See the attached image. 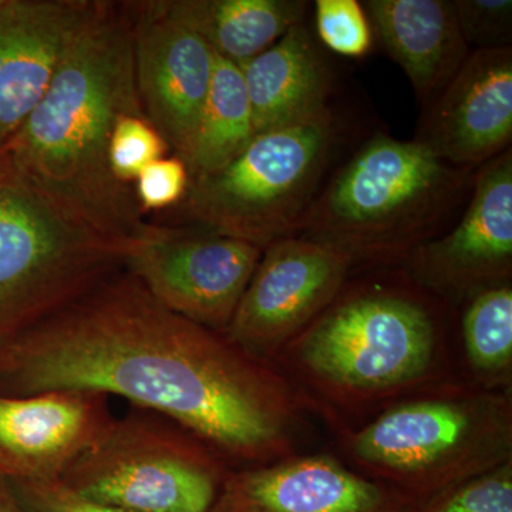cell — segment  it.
I'll return each instance as SVG.
<instances>
[{
  "label": "cell",
  "instance_id": "6da1fadb",
  "mask_svg": "<svg viewBox=\"0 0 512 512\" xmlns=\"http://www.w3.org/2000/svg\"><path fill=\"white\" fill-rule=\"evenodd\" d=\"M52 390L126 399L232 470L295 456L306 404L275 366L171 312L123 268L0 350V394Z\"/></svg>",
  "mask_w": 512,
  "mask_h": 512
},
{
  "label": "cell",
  "instance_id": "7a4b0ae2",
  "mask_svg": "<svg viewBox=\"0 0 512 512\" xmlns=\"http://www.w3.org/2000/svg\"><path fill=\"white\" fill-rule=\"evenodd\" d=\"M143 114L130 3L89 0L52 82L0 160L60 210L124 245L141 224L134 190L111 175V134Z\"/></svg>",
  "mask_w": 512,
  "mask_h": 512
},
{
  "label": "cell",
  "instance_id": "3957f363",
  "mask_svg": "<svg viewBox=\"0 0 512 512\" xmlns=\"http://www.w3.org/2000/svg\"><path fill=\"white\" fill-rule=\"evenodd\" d=\"M446 306L404 272L348 281L274 363L322 406L384 402L439 372Z\"/></svg>",
  "mask_w": 512,
  "mask_h": 512
},
{
  "label": "cell",
  "instance_id": "277c9868",
  "mask_svg": "<svg viewBox=\"0 0 512 512\" xmlns=\"http://www.w3.org/2000/svg\"><path fill=\"white\" fill-rule=\"evenodd\" d=\"M474 174L414 140L377 133L332 171L296 237L339 252L353 268L402 265L458 220Z\"/></svg>",
  "mask_w": 512,
  "mask_h": 512
},
{
  "label": "cell",
  "instance_id": "5b68a950",
  "mask_svg": "<svg viewBox=\"0 0 512 512\" xmlns=\"http://www.w3.org/2000/svg\"><path fill=\"white\" fill-rule=\"evenodd\" d=\"M342 447L360 474L417 507L512 461L511 396L436 387L343 430Z\"/></svg>",
  "mask_w": 512,
  "mask_h": 512
},
{
  "label": "cell",
  "instance_id": "8992f818",
  "mask_svg": "<svg viewBox=\"0 0 512 512\" xmlns=\"http://www.w3.org/2000/svg\"><path fill=\"white\" fill-rule=\"evenodd\" d=\"M345 134L332 106L256 133L231 163L191 180L178 210L192 225L262 249L296 237L336 168Z\"/></svg>",
  "mask_w": 512,
  "mask_h": 512
},
{
  "label": "cell",
  "instance_id": "52a82bcc",
  "mask_svg": "<svg viewBox=\"0 0 512 512\" xmlns=\"http://www.w3.org/2000/svg\"><path fill=\"white\" fill-rule=\"evenodd\" d=\"M123 248L0 160V350L120 271Z\"/></svg>",
  "mask_w": 512,
  "mask_h": 512
},
{
  "label": "cell",
  "instance_id": "ba28073f",
  "mask_svg": "<svg viewBox=\"0 0 512 512\" xmlns=\"http://www.w3.org/2000/svg\"><path fill=\"white\" fill-rule=\"evenodd\" d=\"M231 470L183 427L131 407L114 417L60 481L128 512H211Z\"/></svg>",
  "mask_w": 512,
  "mask_h": 512
},
{
  "label": "cell",
  "instance_id": "9c48e42d",
  "mask_svg": "<svg viewBox=\"0 0 512 512\" xmlns=\"http://www.w3.org/2000/svg\"><path fill=\"white\" fill-rule=\"evenodd\" d=\"M264 249L198 225L141 222L123 248V269L171 312L225 333Z\"/></svg>",
  "mask_w": 512,
  "mask_h": 512
},
{
  "label": "cell",
  "instance_id": "30bf717a",
  "mask_svg": "<svg viewBox=\"0 0 512 512\" xmlns=\"http://www.w3.org/2000/svg\"><path fill=\"white\" fill-rule=\"evenodd\" d=\"M402 266L413 284L450 306L511 284V148L477 168L458 220L414 249Z\"/></svg>",
  "mask_w": 512,
  "mask_h": 512
},
{
  "label": "cell",
  "instance_id": "8fae6325",
  "mask_svg": "<svg viewBox=\"0 0 512 512\" xmlns=\"http://www.w3.org/2000/svg\"><path fill=\"white\" fill-rule=\"evenodd\" d=\"M353 269L346 256L316 242L279 239L262 252L224 335L248 355L272 365L335 301Z\"/></svg>",
  "mask_w": 512,
  "mask_h": 512
},
{
  "label": "cell",
  "instance_id": "7c38bea8",
  "mask_svg": "<svg viewBox=\"0 0 512 512\" xmlns=\"http://www.w3.org/2000/svg\"><path fill=\"white\" fill-rule=\"evenodd\" d=\"M130 3L141 109L175 156H188L210 92L215 53L163 0Z\"/></svg>",
  "mask_w": 512,
  "mask_h": 512
},
{
  "label": "cell",
  "instance_id": "4fadbf2b",
  "mask_svg": "<svg viewBox=\"0 0 512 512\" xmlns=\"http://www.w3.org/2000/svg\"><path fill=\"white\" fill-rule=\"evenodd\" d=\"M413 140L446 163L474 170L510 150L511 47L473 50L424 106Z\"/></svg>",
  "mask_w": 512,
  "mask_h": 512
},
{
  "label": "cell",
  "instance_id": "5bb4252c",
  "mask_svg": "<svg viewBox=\"0 0 512 512\" xmlns=\"http://www.w3.org/2000/svg\"><path fill=\"white\" fill-rule=\"evenodd\" d=\"M113 419L110 397L99 393L0 394V478L62 480Z\"/></svg>",
  "mask_w": 512,
  "mask_h": 512
},
{
  "label": "cell",
  "instance_id": "9a60e30c",
  "mask_svg": "<svg viewBox=\"0 0 512 512\" xmlns=\"http://www.w3.org/2000/svg\"><path fill=\"white\" fill-rule=\"evenodd\" d=\"M384 485L329 456L234 468L211 512H409Z\"/></svg>",
  "mask_w": 512,
  "mask_h": 512
},
{
  "label": "cell",
  "instance_id": "2e32d148",
  "mask_svg": "<svg viewBox=\"0 0 512 512\" xmlns=\"http://www.w3.org/2000/svg\"><path fill=\"white\" fill-rule=\"evenodd\" d=\"M89 0H6L0 9V151L52 82Z\"/></svg>",
  "mask_w": 512,
  "mask_h": 512
},
{
  "label": "cell",
  "instance_id": "e0dca14e",
  "mask_svg": "<svg viewBox=\"0 0 512 512\" xmlns=\"http://www.w3.org/2000/svg\"><path fill=\"white\" fill-rule=\"evenodd\" d=\"M375 42L402 67L421 106L453 79L471 50L453 0H365Z\"/></svg>",
  "mask_w": 512,
  "mask_h": 512
},
{
  "label": "cell",
  "instance_id": "ac0fdd59",
  "mask_svg": "<svg viewBox=\"0 0 512 512\" xmlns=\"http://www.w3.org/2000/svg\"><path fill=\"white\" fill-rule=\"evenodd\" d=\"M241 70L255 133L308 119L330 107L335 73L305 22L242 64Z\"/></svg>",
  "mask_w": 512,
  "mask_h": 512
},
{
  "label": "cell",
  "instance_id": "d6986e66",
  "mask_svg": "<svg viewBox=\"0 0 512 512\" xmlns=\"http://www.w3.org/2000/svg\"><path fill=\"white\" fill-rule=\"evenodd\" d=\"M173 18L229 62L248 63L305 22V0H163Z\"/></svg>",
  "mask_w": 512,
  "mask_h": 512
},
{
  "label": "cell",
  "instance_id": "ffe728a7",
  "mask_svg": "<svg viewBox=\"0 0 512 512\" xmlns=\"http://www.w3.org/2000/svg\"><path fill=\"white\" fill-rule=\"evenodd\" d=\"M251 103L241 66L215 55L210 92L185 157L191 180L221 170L255 136Z\"/></svg>",
  "mask_w": 512,
  "mask_h": 512
},
{
  "label": "cell",
  "instance_id": "44dd1931",
  "mask_svg": "<svg viewBox=\"0 0 512 512\" xmlns=\"http://www.w3.org/2000/svg\"><path fill=\"white\" fill-rule=\"evenodd\" d=\"M461 339L477 387L503 390L512 370L511 284L488 289L464 305Z\"/></svg>",
  "mask_w": 512,
  "mask_h": 512
},
{
  "label": "cell",
  "instance_id": "7402d4cb",
  "mask_svg": "<svg viewBox=\"0 0 512 512\" xmlns=\"http://www.w3.org/2000/svg\"><path fill=\"white\" fill-rule=\"evenodd\" d=\"M315 30L320 45L350 59H362L375 46L372 25L359 0H316Z\"/></svg>",
  "mask_w": 512,
  "mask_h": 512
},
{
  "label": "cell",
  "instance_id": "603a6c76",
  "mask_svg": "<svg viewBox=\"0 0 512 512\" xmlns=\"http://www.w3.org/2000/svg\"><path fill=\"white\" fill-rule=\"evenodd\" d=\"M170 147L143 114L121 117L110 138L109 165L114 180L130 187L141 171L167 156Z\"/></svg>",
  "mask_w": 512,
  "mask_h": 512
},
{
  "label": "cell",
  "instance_id": "cb8c5ba5",
  "mask_svg": "<svg viewBox=\"0 0 512 512\" xmlns=\"http://www.w3.org/2000/svg\"><path fill=\"white\" fill-rule=\"evenodd\" d=\"M409 512H512V461L412 507Z\"/></svg>",
  "mask_w": 512,
  "mask_h": 512
},
{
  "label": "cell",
  "instance_id": "d4e9b609",
  "mask_svg": "<svg viewBox=\"0 0 512 512\" xmlns=\"http://www.w3.org/2000/svg\"><path fill=\"white\" fill-rule=\"evenodd\" d=\"M458 28L468 49L511 47V0H453Z\"/></svg>",
  "mask_w": 512,
  "mask_h": 512
},
{
  "label": "cell",
  "instance_id": "484cf974",
  "mask_svg": "<svg viewBox=\"0 0 512 512\" xmlns=\"http://www.w3.org/2000/svg\"><path fill=\"white\" fill-rule=\"evenodd\" d=\"M191 177L183 158L165 156L147 165L136 180L134 195L141 212H158L180 205Z\"/></svg>",
  "mask_w": 512,
  "mask_h": 512
},
{
  "label": "cell",
  "instance_id": "4316f807",
  "mask_svg": "<svg viewBox=\"0 0 512 512\" xmlns=\"http://www.w3.org/2000/svg\"><path fill=\"white\" fill-rule=\"evenodd\" d=\"M9 485L25 512H128L83 497L60 480L12 481Z\"/></svg>",
  "mask_w": 512,
  "mask_h": 512
},
{
  "label": "cell",
  "instance_id": "83f0119b",
  "mask_svg": "<svg viewBox=\"0 0 512 512\" xmlns=\"http://www.w3.org/2000/svg\"><path fill=\"white\" fill-rule=\"evenodd\" d=\"M0 512H25L16 500L8 481L2 478H0Z\"/></svg>",
  "mask_w": 512,
  "mask_h": 512
},
{
  "label": "cell",
  "instance_id": "f1b7e54d",
  "mask_svg": "<svg viewBox=\"0 0 512 512\" xmlns=\"http://www.w3.org/2000/svg\"><path fill=\"white\" fill-rule=\"evenodd\" d=\"M5 3H6V0H0V9H2L3 6H5Z\"/></svg>",
  "mask_w": 512,
  "mask_h": 512
}]
</instances>
